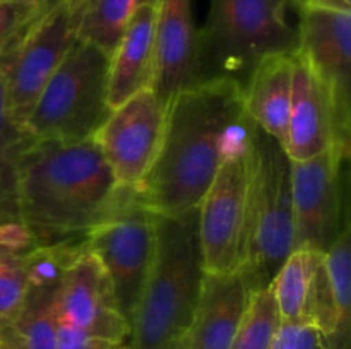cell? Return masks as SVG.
I'll use <instances>...</instances> for the list:
<instances>
[{"label": "cell", "mask_w": 351, "mask_h": 349, "mask_svg": "<svg viewBox=\"0 0 351 349\" xmlns=\"http://www.w3.org/2000/svg\"><path fill=\"white\" fill-rule=\"evenodd\" d=\"M247 125L243 89L233 79H208L178 91L167 105L153 166L136 187L144 204L160 216L197 207Z\"/></svg>", "instance_id": "1"}, {"label": "cell", "mask_w": 351, "mask_h": 349, "mask_svg": "<svg viewBox=\"0 0 351 349\" xmlns=\"http://www.w3.org/2000/svg\"><path fill=\"white\" fill-rule=\"evenodd\" d=\"M119 183L95 137L34 140L19 170V221L36 246L84 242L115 201Z\"/></svg>", "instance_id": "2"}, {"label": "cell", "mask_w": 351, "mask_h": 349, "mask_svg": "<svg viewBox=\"0 0 351 349\" xmlns=\"http://www.w3.org/2000/svg\"><path fill=\"white\" fill-rule=\"evenodd\" d=\"M197 207L154 219V252L129 324L130 349H165L189 331L204 279Z\"/></svg>", "instance_id": "3"}, {"label": "cell", "mask_w": 351, "mask_h": 349, "mask_svg": "<svg viewBox=\"0 0 351 349\" xmlns=\"http://www.w3.org/2000/svg\"><path fill=\"white\" fill-rule=\"evenodd\" d=\"M293 250L291 161L281 142L250 120L245 216L239 267L250 294L271 286Z\"/></svg>", "instance_id": "4"}, {"label": "cell", "mask_w": 351, "mask_h": 349, "mask_svg": "<svg viewBox=\"0 0 351 349\" xmlns=\"http://www.w3.org/2000/svg\"><path fill=\"white\" fill-rule=\"evenodd\" d=\"M304 0H211L199 29V82L233 79L242 86L263 58L295 55L298 24L288 19Z\"/></svg>", "instance_id": "5"}, {"label": "cell", "mask_w": 351, "mask_h": 349, "mask_svg": "<svg viewBox=\"0 0 351 349\" xmlns=\"http://www.w3.org/2000/svg\"><path fill=\"white\" fill-rule=\"evenodd\" d=\"M110 55L101 48L75 41L57 70L41 89L24 129L36 142H79L96 135L110 115Z\"/></svg>", "instance_id": "6"}, {"label": "cell", "mask_w": 351, "mask_h": 349, "mask_svg": "<svg viewBox=\"0 0 351 349\" xmlns=\"http://www.w3.org/2000/svg\"><path fill=\"white\" fill-rule=\"evenodd\" d=\"M154 219L156 214L136 187L119 185L110 211L84 240L86 248L108 274L127 324L132 320L153 260Z\"/></svg>", "instance_id": "7"}, {"label": "cell", "mask_w": 351, "mask_h": 349, "mask_svg": "<svg viewBox=\"0 0 351 349\" xmlns=\"http://www.w3.org/2000/svg\"><path fill=\"white\" fill-rule=\"evenodd\" d=\"M350 154L324 151L305 161H291L295 250L326 253L350 228Z\"/></svg>", "instance_id": "8"}, {"label": "cell", "mask_w": 351, "mask_h": 349, "mask_svg": "<svg viewBox=\"0 0 351 349\" xmlns=\"http://www.w3.org/2000/svg\"><path fill=\"white\" fill-rule=\"evenodd\" d=\"M77 41V21L71 0L45 10L19 43L0 58L10 118L24 127L41 89Z\"/></svg>", "instance_id": "9"}, {"label": "cell", "mask_w": 351, "mask_h": 349, "mask_svg": "<svg viewBox=\"0 0 351 349\" xmlns=\"http://www.w3.org/2000/svg\"><path fill=\"white\" fill-rule=\"evenodd\" d=\"M249 125L242 139L225 156L215 180L197 205L199 242L204 270L208 274H232L240 267L247 195Z\"/></svg>", "instance_id": "10"}, {"label": "cell", "mask_w": 351, "mask_h": 349, "mask_svg": "<svg viewBox=\"0 0 351 349\" xmlns=\"http://www.w3.org/2000/svg\"><path fill=\"white\" fill-rule=\"evenodd\" d=\"M297 53L328 89L335 106L336 149L350 154L351 12L302 5Z\"/></svg>", "instance_id": "11"}, {"label": "cell", "mask_w": 351, "mask_h": 349, "mask_svg": "<svg viewBox=\"0 0 351 349\" xmlns=\"http://www.w3.org/2000/svg\"><path fill=\"white\" fill-rule=\"evenodd\" d=\"M163 105L153 88L137 92L112 109L95 140L117 183L139 187L153 166L163 137Z\"/></svg>", "instance_id": "12"}, {"label": "cell", "mask_w": 351, "mask_h": 349, "mask_svg": "<svg viewBox=\"0 0 351 349\" xmlns=\"http://www.w3.org/2000/svg\"><path fill=\"white\" fill-rule=\"evenodd\" d=\"M53 308L60 325L127 344L129 324L119 310L112 281L86 246L65 269Z\"/></svg>", "instance_id": "13"}, {"label": "cell", "mask_w": 351, "mask_h": 349, "mask_svg": "<svg viewBox=\"0 0 351 349\" xmlns=\"http://www.w3.org/2000/svg\"><path fill=\"white\" fill-rule=\"evenodd\" d=\"M199 82V29L192 0H156V68L153 91L167 106Z\"/></svg>", "instance_id": "14"}, {"label": "cell", "mask_w": 351, "mask_h": 349, "mask_svg": "<svg viewBox=\"0 0 351 349\" xmlns=\"http://www.w3.org/2000/svg\"><path fill=\"white\" fill-rule=\"evenodd\" d=\"M331 147L336 149L332 99L311 65L295 53L290 115L283 149L290 161H305Z\"/></svg>", "instance_id": "15"}, {"label": "cell", "mask_w": 351, "mask_h": 349, "mask_svg": "<svg viewBox=\"0 0 351 349\" xmlns=\"http://www.w3.org/2000/svg\"><path fill=\"white\" fill-rule=\"evenodd\" d=\"M156 68V0L143 2L127 23L110 57L106 101L115 109L144 89L153 88Z\"/></svg>", "instance_id": "16"}, {"label": "cell", "mask_w": 351, "mask_h": 349, "mask_svg": "<svg viewBox=\"0 0 351 349\" xmlns=\"http://www.w3.org/2000/svg\"><path fill=\"white\" fill-rule=\"evenodd\" d=\"M250 301L240 272L204 274L194 318L184 337L191 349H230Z\"/></svg>", "instance_id": "17"}, {"label": "cell", "mask_w": 351, "mask_h": 349, "mask_svg": "<svg viewBox=\"0 0 351 349\" xmlns=\"http://www.w3.org/2000/svg\"><path fill=\"white\" fill-rule=\"evenodd\" d=\"M293 55L263 58L243 84V109L257 127L283 146L291 103Z\"/></svg>", "instance_id": "18"}, {"label": "cell", "mask_w": 351, "mask_h": 349, "mask_svg": "<svg viewBox=\"0 0 351 349\" xmlns=\"http://www.w3.org/2000/svg\"><path fill=\"white\" fill-rule=\"evenodd\" d=\"M322 262L324 253L312 250H293L285 260L271 283L281 320L308 324Z\"/></svg>", "instance_id": "19"}, {"label": "cell", "mask_w": 351, "mask_h": 349, "mask_svg": "<svg viewBox=\"0 0 351 349\" xmlns=\"http://www.w3.org/2000/svg\"><path fill=\"white\" fill-rule=\"evenodd\" d=\"M34 142L23 125L7 112L5 86L0 70V229L21 224L19 170L27 147Z\"/></svg>", "instance_id": "20"}, {"label": "cell", "mask_w": 351, "mask_h": 349, "mask_svg": "<svg viewBox=\"0 0 351 349\" xmlns=\"http://www.w3.org/2000/svg\"><path fill=\"white\" fill-rule=\"evenodd\" d=\"M77 21V40L101 48L112 57L127 23L149 0H71Z\"/></svg>", "instance_id": "21"}, {"label": "cell", "mask_w": 351, "mask_h": 349, "mask_svg": "<svg viewBox=\"0 0 351 349\" xmlns=\"http://www.w3.org/2000/svg\"><path fill=\"white\" fill-rule=\"evenodd\" d=\"M23 224L0 229V322L12 320L27 291V259L34 248Z\"/></svg>", "instance_id": "22"}, {"label": "cell", "mask_w": 351, "mask_h": 349, "mask_svg": "<svg viewBox=\"0 0 351 349\" xmlns=\"http://www.w3.org/2000/svg\"><path fill=\"white\" fill-rule=\"evenodd\" d=\"M326 272L335 303L336 331L324 349H350L351 327V228H346L324 253Z\"/></svg>", "instance_id": "23"}, {"label": "cell", "mask_w": 351, "mask_h": 349, "mask_svg": "<svg viewBox=\"0 0 351 349\" xmlns=\"http://www.w3.org/2000/svg\"><path fill=\"white\" fill-rule=\"evenodd\" d=\"M281 322L271 286L256 291L250 294L249 307L230 349H271Z\"/></svg>", "instance_id": "24"}, {"label": "cell", "mask_w": 351, "mask_h": 349, "mask_svg": "<svg viewBox=\"0 0 351 349\" xmlns=\"http://www.w3.org/2000/svg\"><path fill=\"white\" fill-rule=\"evenodd\" d=\"M41 5L23 2H0V58L9 53L27 27L45 12Z\"/></svg>", "instance_id": "25"}, {"label": "cell", "mask_w": 351, "mask_h": 349, "mask_svg": "<svg viewBox=\"0 0 351 349\" xmlns=\"http://www.w3.org/2000/svg\"><path fill=\"white\" fill-rule=\"evenodd\" d=\"M271 349H324L317 328L300 322H281Z\"/></svg>", "instance_id": "26"}, {"label": "cell", "mask_w": 351, "mask_h": 349, "mask_svg": "<svg viewBox=\"0 0 351 349\" xmlns=\"http://www.w3.org/2000/svg\"><path fill=\"white\" fill-rule=\"evenodd\" d=\"M57 349H129L123 342L96 337L75 328L58 324L57 327Z\"/></svg>", "instance_id": "27"}, {"label": "cell", "mask_w": 351, "mask_h": 349, "mask_svg": "<svg viewBox=\"0 0 351 349\" xmlns=\"http://www.w3.org/2000/svg\"><path fill=\"white\" fill-rule=\"evenodd\" d=\"M0 2H23V3H36V5H41L43 9H50L51 5H55L60 0H0Z\"/></svg>", "instance_id": "28"}, {"label": "cell", "mask_w": 351, "mask_h": 349, "mask_svg": "<svg viewBox=\"0 0 351 349\" xmlns=\"http://www.w3.org/2000/svg\"><path fill=\"white\" fill-rule=\"evenodd\" d=\"M165 349H191V348H189L187 341H185V337L182 335V337H178L177 341H173L171 344H168Z\"/></svg>", "instance_id": "29"}, {"label": "cell", "mask_w": 351, "mask_h": 349, "mask_svg": "<svg viewBox=\"0 0 351 349\" xmlns=\"http://www.w3.org/2000/svg\"><path fill=\"white\" fill-rule=\"evenodd\" d=\"M129 349H130V348H129Z\"/></svg>", "instance_id": "30"}]
</instances>
